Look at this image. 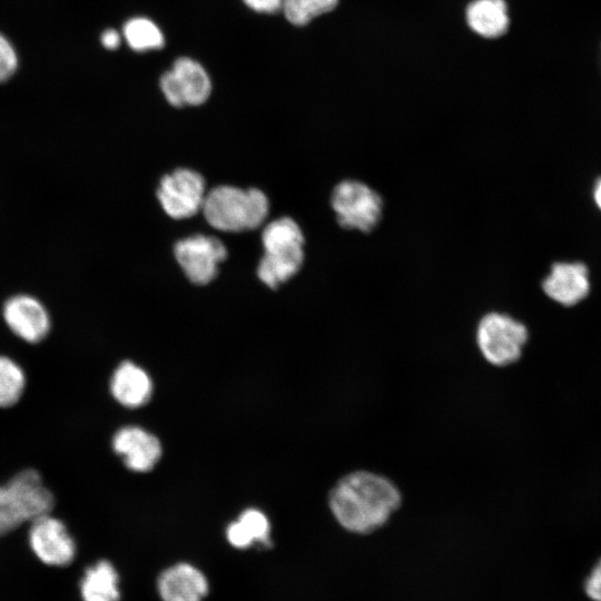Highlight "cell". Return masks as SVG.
I'll use <instances>...</instances> for the list:
<instances>
[{
    "instance_id": "obj_12",
    "label": "cell",
    "mask_w": 601,
    "mask_h": 601,
    "mask_svg": "<svg viewBox=\"0 0 601 601\" xmlns=\"http://www.w3.org/2000/svg\"><path fill=\"white\" fill-rule=\"evenodd\" d=\"M112 449L135 472L150 471L161 454L159 440L139 426H125L112 437Z\"/></svg>"
},
{
    "instance_id": "obj_22",
    "label": "cell",
    "mask_w": 601,
    "mask_h": 601,
    "mask_svg": "<svg viewBox=\"0 0 601 601\" xmlns=\"http://www.w3.org/2000/svg\"><path fill=\"white\" fill-rule=\"evenodd\" d=\"M18 57L11 42L0 33V82L8 80L17 70Z\"/></svg>"
},
{
    "instance_id": "obj_18",
    "label": "cell",
    "mask_w": 601,
    "mask_h": 601,
    "mask_svg": "<svg viewBox=\"0 0 601 601\" xmlns=\"http://www.w3.org/2000/svg\"><path fill=\"white\" fill-rule=\"evenodd\" d=\"M83 601H119V577L114 565L101 560L89 566L80 582Z\"/></svg>"
},
{
    "instance_id": "obj_7",
    "label": "cell",
    "mask_w": 601,
    "mask_h": 601,
    "mask_svg": "<svg viewBox=\"0 0 601 601\" xmlns=\"http://www.w3.org/2000/svg\"><path fill=\"white\" fill-rule=\"evenodd\" d=\"M206 183L196 170L178 168L165 175L157 189L164 211L174 219H185L201 210Z\"/></svg>"
},
{
    "instance_id": "obj_14",
    "label": "cell",
    "mask_w": 601,
    "mask_h": 601,
    "mask_svg": "<svg viewBox=\"0 0 601 601\" xmlns=\"http://www.w3.org/2000/svg\"><path fill=\"white\" fill-rule=\"evenodd\" d=\"M157 591L162 601H203L208 594L209 583L198 568L179 562L159 574Z\"/></svg>"
},
{
    "instance_id": "obj_23",
    "label": "cell",
    "mask_w": 601,
    "mask_h": 601,
    "mask_svg": "<svg viewBox=\"0 0 601 601\" xmlns=\"http://www.w3.org/2000/svg\"><path fill=\"white\" fill-rule=\"evenodd\" d=\"M584 591L593 601H601V559L593 566L585 580Z\"/></svg>"
},
{
    "instance_id": "obj_20",
    "label": "cell",
    "mask_w": 601,
    "mask_h": 601,
    "mask_svg": "<svg viewBox=\"0 0 601 601\" xmlns=\"http://www.w3.org/2000/svg\"><path fill=\"white\" fill-rule=\"evenodd\" d=\"M26 386L22 368L7 356H0V407L16 404Z\"/></svg>"
},
{
    "instance_id": "obj_6",
    "label": "cell",
    "mask_w": 601,
    "mask_h": 601,
    "mask_svg": "<svg viewBox=\"0 0 601 601\" xmlns=\"http://www.w3.org/2000/svg\"><path fill=\"white\" fill-rule=\"evenodd\" d=\"M166 100L176 108L203 105L210 96L211 81L206 69L196 60L178 58L159 80Z\"/></svg>"
},
{
    "instance_id": "obj_24",
    "label": "cell",
    "mask_w": 601,
    "mask_h": 601,
    "mask_svg": "<svg viewBox=\"0 0 601 601\" xmlns=\"http://www.w3.org/2000/svg\"><path fill=\"white\" fill-rule=\"evenodd\" d=\"M252 10L259 13H275L282 10L284 0H243Z\"/></svg>"
},
{
    "instance_id": "obj_10",
    "label": "cell",
    "mask_w": 601,
    "mask_h": 601,
    "mask_svg": "<svg viewBox=\"0 0 601 601\" xmlns=\"http://www.w3.org/2000/svg\"><path fill=\"white\" fill-rule=\"evenodd\" d=\"M29 543L35 554L49 565H67L76 553L75 542L66 525L50 513L31 522Z\"/></svg>"
},
{
    "instance_id": "obj_4",
    "label": "cell",
    "mask_w": 601,
    "mask_h": 601,
    "mask_svg": "<svg viewBox=\"0 0 601 601\" xmlns=\"http://www.w3.org/2000/svg\"><path fill=\"white\" fill-rule=\"evenodd\" d=\"M53 495L36 470L17 473L0 486V536L51 512Z\"/></svg>"
},
{
    "instance_id": "obj_1",
    "label": "cell",
    "mask_w": 601,
    "mask_h": 601,
    "mask_svg": "<svg viewBox=\"0 0 601 601\" xmlns=\"http://www.w3.org/2000/svg\"><path fill=\"white\" fill-rule=\"evenodd\" d=\"M402 503L403 493L395 481L368 469L345 473L328 493V506L336 522L361 535L383 528Z\"/></svg>"
},
{
    "instance_id": "obj_11",
    "label": "cell",
    "mask_w": 601,
    "mask_h": 601,
    "mask_svg": "<svg viewBox=\"0 0 601 601\" xmlns=\"http://www.w3.org/2000/svg\"><path fill=\"white\" fill-rule=\"evenodd\" d=\"M587 266L580 262L554 263L542 282L543 293L564 307L581 303L590 293Z\"/></svg>"
},
{
    "instance_id": "obj_21",
    "label": "cell",
    "mask_w": 601,
    "mask_h": 601,
    "mask_svg": "<svg viewBox=\"0 0 601 601\" xmlns=\"http://www.w3.org/2000/svg\"><path fill=\"white\" fill-rule=\"evenodd\" d=\"M338 0H284L282 11L294 26L303 27L336 8Z\"/></svg>"
},
{
    "instance_id": "obj_8",
    "label": "cell",
    "mask_w": 601,
    "mask_h": 601,
    "mask_svg": "<svg viewBox=\"0 0 601 601\" xmlns=\"http://www.w3.org/2000/svg\"><path fill=\"white\" fill-rule=\"evenodd\" d=\"M174 254L193 284L206 285L217 276L218 265L227 257V249L218 238L197 234L178 240Z\"/></svg>"
},
{
    "instance_id": "obj_15",
    "label": "cell",
    "mask_w": 601,
    "mask_h": 601,
    "mask_svg": "<svg viewBox=\"0 0 601 601\" xmlns=\"http://www.w3.org/2000/svg\"><path fill=\"white\" fill-rule=\"evenodd\" d=\"M110 391L121 405L136 408L147 403L151 396L152 384L148 374L132 362L125 361L115 370Z\"/></svg>"
},
{
    "instance_id": "obj_5",
    "label": "cell",
    "mask_w": 601,
    "mask_h": 601,
    "mask_svg": "<svg viewBox=\"0 0 601 601\" xmlns=\"http://www.w3.org/2000/svg\"><path fill=\"white\" fill-rule=\"evenodd\" d=\"M331 207L342 228L365 234L374 230L381 223L384 201L366 183L344 179L332 190Z\"/></svg>"
},
{
    "instance_id": "obj_17",
    "label": "cell",
    "mask_w": 601,
    "mask_h": 601,
    "mask_svg": "<svg viewBox=\"0 0 601 601\" xmlns=\"http://www.w3.org/2000/svg\"><path fill=\"white\" fill-rule=\"evenodd\" d=\"M269 533V521L257 509L243 511L238 520L231 522L226 529L227 541L236 549H247L254 543H260L268 548L272 545Z\"/></svg>"
},
{
    "instance_id": "obj_13",
    "label": "cell",
    "mask_w": 601,
    "mask_h": 601,
    "mask_svg": "<svg viewBox=\"0 0 601 601\" xmlns=\"http://www.w3.org/2000/svg\"><path fill=\"white\" fill-rule=\"evenodd\" d=\"M3 317L9 328L29 343H38L50 329V318L40 302L27 295L10 298L3 307Z\"/></svg>"
},
{
    "instance_id": "obj_2",
    "label": "cell",
    "mask_w": 601,
    "mask_h": 601,
    "mask_svg": "<svg viewBox=\"0 0 601 601\" xmlns=\"http://www.w3.org/2000/svg\"><path fill=\"white\" fill-rule=\"evenodd\" d=\"M207 223L221 231H244L259 227L269 210L267 196L257 188L217 186L209 190L201 207Z\"/></svg>"
},
{
    "instance_id": "obj_9",
    "label": "cell",
    "mask_w": 601,
    "mask_h": 601,
    "mask_svg": "<svg viewBox=\"0 0 601 601\" xmlns=\"http://www.w3.org/2000/svg\"><path fill=\"white\" fill-rule=\"evenodd\" d=\"M264 258L298 273L304 263L305 238L299 225L290 217H280L266 225L262 234Z\"/></svg>"
},
{
    "instance_id": "obj_16",
    "label": "cell",
    "mask_w": 601,
    "mask_h": 601,
    "mask_svg": "<svg viewBox=\"0 0 601 601\" xmlns=\"http://www.w3.org/2000/svg\"><path fill=\"white\" fill-rule=\"evenodd\" d=\"M465 17L469 27L484 38H499L509 28L504 0H474L467 6Z\"/></svg>"
},
{
    "instance_id": "obj_19",
    "label": "cell",
    "mask_w": 601,
    "mask_h": 601,
    "mask_svg": "<svg viewBox=\"0 0 601 601\" xmlns=\"http://www.w3.org/2000/svg\"><path fill=\"white\" fill-rule=\"evenodd\" d=\"M124 37L128 46L137 52L161 49L165 38L159 27L150 19L135 17L124 24Z\"/></svg>"
},
{
    "instance_id": "obj_25",
    "label": "cell",
    "mask_w": 601,
    "mask_h": 601,
    "mask_svg": "<svg viewBox=\"0 0 601 601\" xmlns=\"http://www.w3.org/2000/svg\"><path fill=\"white\" fill-rule=\"evenodd\" d=\"M101 45L109 50H115L120 45V35L114 29H107L101 33Z\"/></svg>"
},
{
    "instance_id": "obj_26",
    "label": "cell",
    "mask_w": 601,
    "mask_h": 601,
    "mask_svg": "<svg viewBox=\"0 0 601 601\" xmlns=\"http://www.w3.org/2000/svg\"><path fill=\"white\" fill-rule=\"evenodd\" d=\"M592 196H593L594 204L601 210V178H599L595 181Z\"/></svg>"
},
{
    "instance_id": "obj_3",
    "label": "cell",
    "mask_w": 601,
    "mask_h": 601,
    "mask_svg": "<svg viewBox=\"0 0 601 601\" xmlns=\"http://www.w3.org/2000/svg\"><path fill=\"white\" fill-rule=\"evenodd\" d=\"M474 339L481 357L489 365L505 368L521 361L530 332L526 325L514 316L491 311L477 321Z\"/></svg>"
}]
</instances>
